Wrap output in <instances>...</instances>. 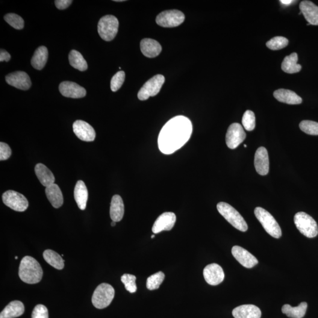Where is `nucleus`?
Here are the masks:
<instances>
[{
  "instance_id": "29",
  "label": "nucleus",
  "mask_w": 318,
  "mask_h": 318,
  "mask_svg": "<svg viewBox=\"0 0 318 318\" xmlns=\"http://www.w3.org/2000/svg\"><path fill=\"white\" fill-rule=\"evenodd\" d=\"M298 60L297 53H292L284 58L282 63V69L284 72L289 74L296 73L302 69L301 65L297 63Z\"/></svg>"
},
{
  "instance_id": "26",
  "label": "nucleus",
  "mask_w": 318,
  "mask_h": 318,
  "mask_svg": "<svg viewBox=\"0 0 318 318\" xmlns=\"http://www.w3.org/2000/svg\"><path fill=\"white\" fill-rule=\"evenodd\" d=\"M46 194L47 199L54 208H60L63 204V194L57 185L55 184L46 188Z\"/></svg>"
},
{
  "instance_id": "27",
  "label": "nucleus",
  "mask_w": 318,
  "mask_h": 318,
  "mask_svg": "<svg viewBox=\"0 0 318 318\" xmlns=\"http://www.w3.org/2000/svg\"><path fill=\"white\" fill-rule=\"evenodd\" d=\"M74 196L78 207L83 211L86 208L88 200V190L84 182H77L74 191Z\"/></svg>"
},
{
  "instance_id": "6",
  "label": "nucleus",
  "mask_w": 318,
  "mask_h": 318,
  "mask_svg": "<svg viewBox=\"0 0 318 318\" xmlns=\"http://www.w3.org/2000/svg\"><path fill=\"white\" fill-rule=\"evenodd\" d=\"M115 291L112 286L106 283L100 284L94 291L92 299V303L97 309H104L110 305L113 300Z\"/></svg>"
},
{
  "instance_id": "2",
  "label": "nucleus",
  "mask_w": 318,
  "mask_h": 318,
  "mask_svg": "<svg viewBox=\"0 0 318 318\" xmlns=\"http://www.w3.org/2000/svg\"><path fill=\"white\" fill-rule=\"evenodd\" d=\"M43 272L40 265L31 256H26L21 261L19 275L21 280L28 284H35L41 281Z\"/></svg>"
},
{
  "instance_id": "19",
  "label": "nucleus",
  "mask_w": 318,
  "mask_h": 318,
  "mask_svg": "<svg viewBox=\"0 0 318 318\" xmlns=\"http://www.w3.org/2000/svg\"><path fill=\"white\" fill-rule=\"evenodd\" d=\"M299 8L309 25L318 26V6L305 0L300 3Z\"/></svg>"
},
{
  "instance_id": "18",
  "label": "nucleus",
  "mask_w": 318,
  "mask_h": 318,
  "mask_svg": "<svg viewBox=\"0 0 318 318\" xmlns=\"http://www.w3.org/2000/svg\"><path fill=\"white\" fill-rule=\"evenodd\" d=\"M255 167L256 172L262 176L266 175L269 171V156L264 147H259L255 155Z\"/></svg>"
},
{
  "instance_id": "43",
  "label": "nucleus",
  "mask_w": 318,
  "mask_h": 318,
  "mask_svg": "<svg viewBox=\"0 0 318 318\" xmlns=\"http://www.w3.org/2000/svg\"><path fill=\"white\" fill-rule=\"evenodd\" d=\"M11 59V55L4 49H1L0 51V61H8Z\"/></svg>"
},
{
  "instance_id": "9",
  "label": "nucleus",
  "mask_w": 318,
  "mask_h": 318,
  "mask_svg": "<svg viewBox=\"0 0 318 318\" xmlns=\"http://www.w3.org/2000/svg\"><path fill=\"white\" fill-rule=\"evenodd\" d=\"M185 19V15L182 11L172 10L161 12L156 17V22L163 27L172 28L182 25Z\"/></svg>"
},
{
  "instance_id": "38",
  "label": "nucleus",
  "mask_w": 318,
  "mask_h": 318,
  "mask_svg": "<svg viewBox=\"0 0 318 318\" xmlns=\"http://www.w3.org/2000/svg\"><path fill=\"white\" fill-rule=\"evenodd\" d=\"M135 279H136V277L131 275V274H124L121 277V281L125 285L126 290L132 293L135 292L137 291Z\"/></svg>"
},
{
  "instance_id": "12",
  "label": "nucleus",
  "mask_w": 318,
  "mask_h": 318,
  "mask_svg": "<svg viewBox=\"0 0 318 318\" xmlns=\"http://www.w3.org/2000/svg\"><path fill=\"white\" fill-rule=\"evenodd\" d=\"M203 276L208 284L216 286L223 281L225 279V273L220 265L212 264L205 267L203 270Z\"/></svg>"
},
{
  "instance_id": "28",
  "label": "nucleus",
  "mask_w": 318,
  "mask_h": 318,
  "mask_svg": "<svg viewBox=\"0 0 318 318\" xmlns=\"http://www.w3.org/2000/svg\"><path fill=\"white\" fill-rule=\"evenodd\" d=\"M48 50L46 47L41 46L35 50L31 58V64L34 69L41 70L46 66L48 59Z\"/></svg>"
},
{
  "instance_id": "25",
  "label": "nucleus",
  "mask_w": 318,
  "mask_h": 318,
  "mask_svg": "<svg viewBox=\"0 0 318 318\" xmlns=\"http://www.w3.org/2000/svg\"><path fill=\"white\" fill-rule=\"evenodd\" d=\"M35 173L40 182L44 186L48 187L54 184L55 178L52 171L42 163H38L35 167Z\"/></svg>"
},
{
  "instance_id": "30",
  "label": "nucleus",
  "mask_w": 318,
  "mask_h": 318,
  "mask_svg": "<svg viewBox=\"0 0 318 318\" xmlns=\"http://www.w3.org/2000/svg\"><path fill=\"white\" fill-rule=\"evenodd\" d=\"M308 304L306 302H302L296 306L292 307L290 305L286 304L282 306V312L283 314L291 318H302L305 316Z\"/></svg>"
},
{
  "instance_id": "40",
  "label": "nucleus",
  "mask_w": 318,
  "mask_h": 318,
  "mask_svg": "<svg viewBox=\"0 0 318 318\" xmlns=\"http://www.w3.org/2000/svg\"><path fill=\"white\" fill-rule=\"evenodd\" d=\"M31 318H49L48 309L43 305H37L32 311Z\"/></svg>"
},
{
  "instance_id": "37",
  "label": "nucleus",
  "mask_w": 318,
  "mask_h": 318,
  "mask_svg": "<svg viewBox=\"0 0 318 318\" xmlns=\"http://www.w3.org/2000/svg\"><path fill=\"white\" fill-rule=\"evenodd\" d=\"M255 116L251 110H247L242 117V125L247 131H252L255 128Z\"/></svg>"
},
{
  "instance_id": "42",
  "label": "nucleus",
  "mask_w": 318,
  "mask_h": 318,
  "mask_svg": "<svg viewBox=\"0 0 318 318\" xmlns=\"http://www.w3.org/2000/svg\"><path fill=\"white\" fill-rule=\"evenodd\" d=\"M72 2V0H55V4L59 10H64L69 7Z\"/></svg>"
},
{
  "instance_id": "1",
  "label": "nucleus",
  "mask_w": 318,
  "mask_h": 318,
  "mask_svg": "<svg viewBox=\"0 0 318 318\" xmlns=\"http://www.w3.org/2000/svg\"><path fill=\"white\" fill-rule=\"evenodd\" d=\"M192 133V125L188 118L173 117L163 126L159 135V150L164 155L173 154L184 146Z\"/></svg>"
},
{
  "instance_id": "33",
  "label": "nucleus",
  "mask_w": 318,
  "mask_h": 318,
  "mask_svg": "<svg viewBox=\"0 0 318 318\" xmlns=\"http://www.w3.org/2000/svg\"><path fill=\"white\" fill-rule=\"evenodd\" d=\"M164 274L159 272L153 274L147 279L146 287L150 291L158 290L164 279Z\"/></svg>"
},
{
  "instance_id": "24",
  "label": "nucleus",
  "mask_w": 318,
  "mask_h": 318,
  "mask_svg": "<svg viewBox=\"0 0 318 318\" xmlns=\"http://www.w3.org/2000/svg\"><path fill=\"white\" fill-rule=\"evenodd\" d=\"M125 213V206L122 197L119 195H114L112 197L110 215L112 220L120 222L122 220Z\"/></svg>"
},
{
  "instance_id": "3",
  "label": "nucleus",
  "mask_w": 318,
  "mask_h": 318,
  "mask_svg": "<svg viewBox=\"0 0 318 318\" xmlns=\"http://www.w3.org/2000/svg\"><path fill=\"white\" fill-rule=\"evenodd\" d=\"M217 209L220 214L238 231L246 232L248 229V226L243 217L228 203L220 202L217 205Z\"/></svg>"
},
{
  "instance_id": "45",
  "label": "nucleus",
  "mask_w": 318,
  "mask_h": 318,
  "mask_svg": "<svg viewBox=\"0 0 318 318\" xmlns=\"http://www.w3.org/2000/svg\"><path fill=\"white\" fill-rule=\"evenodd\" d=\"M116 222H114V221H113V222H112L111 223V225L112 226H116Z\"/></svg>"
},
{
  "instance_id": "11",
  "label": "nucleus",
  "mask_w": 318,
  "mask_h": 318,
  "mask_svg": "<svg viewBox=\"0 0 318 318\" xmlns=\"http://www.w3.org/2000/svg\"><path fill=\"white\" fill-rule=\"evenodd\" d=\"M246 132L242 126L239 123H235L230 125L226 135L227 146L231 149H235L240 145L245 139Z\"/></svg>"
},
{
  "instance_id": "5",
  "label": "nucleus",
  "mask_w": 318,
  "mask_h": 318,
  "mask_svg": "<svg viewBox=\"0 0 318 318\" xmlns=\"http://www.w3.org/2000/svg\"><path fill=\"white\" fill-rule=\"evenodd\" d=\"M294 222L302 234L309 238L316 237L318 227L316 221L305 212H300L294 215Z\"/></svg>"
},
{
  "instance_id": "46",
  "label": "nucleus",
  "mask_w": 318,
  "mask_h": 318,
  "mask_svg": "<svg viewBox=\"0 0 318 318\" xmlns=\"http://www.w3.org/2000/svg\"><path fill=\"white\" fill-rule=\"evenodd\" d=\"M114 1H116V2H123V1H124V0H115Z\"/></svg>"
},
{
  "instance_id": "14",
  "label": "nucleus",
  "mask_w": 318,
  "mask_h": 318,
  "mask_svg": "<svg viewBox=\"0 0 318 318\" xmlns=\"http://www.w3.org/2000/svg\"><path fill=\"white\" fill-rule=\"evenodd\" d=\"M176 221V214L173 212H165L159 216L152 227V232L155 234L162 231H169L172 229Z\"/></svg>"
},
{
  "instance_id": "15",
  "label": "nucleus",
  "mask_w": 318,
  "mask_h": 318,
  "mask_svg": "<svg viewBox=\"0 0 318 318\" xmlns=\"http://www.w3.org/2000/svg\"><path fill=\"white\" fill-rule=\"evenodd\" d=\"M8 84L23 90H27L31 86L29 76L24 72H16L9 74L5 78Z\"/></svg>"
},
{
  "instance_id": "7",
  "label": "nucleus",
  "mask_w": 318,
  "mask_h": 318,
  "mask_svg": "<svg viewBox=\"0 0 318 318\" xmlns=\"http://www.w3.org/2000/svg\"><path fill=\"white\" fill-rule=\"evenodd\" d=\"M119 21L116 17L107 15L103 17L98 23V32L103 40L110 41L116 36Z\"/></svg>"
},
{
  "instance_id": "41",
  "label": "nucleus",
  "mask_w": 318,
  "mask_h": 318,
  "mask_svg": "<svg viewBox=\"0 0 318 318\" xmlns=\"http://www.w3.org/2000/svg\"><path fill=\"white\" fill-rule=\"evenodd\" d=\"M10 147L4 142L0 143V160H6L10 158L11 155Z\"/></svg>"
},
{
  "instance_id": "8",
  "label": "nucleus",
  "mask_w": 318,
  "mask_h": 318,
  "mask_svg": "<svg viewBox=\"0 0 318 318\" xmlns=\"http://www.w3.org/2000/svg\"><path fill=\"white\" fill-rule=\"evenodd\" d=\"M165 81L164 77L161 75H156L146 82L138 91V99L141 101L146 100L150 97L155 96L160 91Z\"/></svg>"
},
{
  "instance_id": "39",
  "label": "nucleus",
  "mask_w": 318,
  "mask_h": 318,
  "mask_svg": "<svg viewBox=\"0 0 318 318\" xmlns=\"http://www.w3.org/2000/svg\"><path fill=\"white\" fill-rule=\"evenodd\" d=\"M125 80V73L123 71H120L115 74L111 79L110 82L111 90L113 92H116L122 86L124 81Z\"/></svg>"
},
{
  "instance_id": "13",
  "label": "nucleus",
  "mask_w": 318,
  "mask_h": 318,
  "mask_svg": "<svg viewBox=\"0 0 318 318\" xmlns=\"http://www.w3.org/2000/svg\"><path fill=\"white\" fill-rule=\"evenodd\" d=\"M73 132L80 139L93 141L95 139L96 132L93 127L82 120H76L73 125Z\"/></svg>"
},
{
  "instance_id": "10",
  "label": "nucleus",
  "mask_w": 318,
  "mask_h": 318,
  "mask_svg": "<svg viewBox=\"0 0 318 318\" xmlns=\"http://www.w3.org/2000/svg\"><path fill=\"white\" fill-rule=\"evenodd\" d=\"M6 206L17 212H25L28 207V202L22 194L14 190L6 191L2 196Z\"/></svg>"
},
{
  "instance_id": "16",
  "label": "nucleus",
  "mask_w": 318,
  "mask_h": 318,
  "mask_svg": "<svg viewBox=\"0 0 318 318\" xmlns=\"http://www.w3.org/2000/svg\"><path fill=\"white\" fill-rule=\"evenodd\" d=\"M59 90L64 97L73 99L82 98L86 95V90L75 82L63 81L59 85Z\"/></svg>"
},
{
  "instance_id": "36",
  "label": "nucleus",
  "mask_w": 318,
  "mask_h": 318,
  "mask_svg": "<svg viewBox=\"0 0 318 318\" xmlns=\"http://www.w3.org/2000/svg\"><path fill=\"white\" fill-rule=\"evenodd\" d=\"M4 20L13 28L17 29H22L25 26V22L22 17L16 14L10 13L6 14Z\"/></svg>"
},
{
  "instance_id": "48",
  "label": "nucleus",
  "mask_w": 318,
  "mask_h": 318,
  "mask_svg": "<svg viewBox=\"0 0 318 318\" xmlns=\"http://www.w3.org/2000/svg\"><path fill=\"white\" fill-rule=\"evenodd\" d=\"M244 147H247V146L246 145V144H244Z\"/></svg>"
},
{
  "instance_id": "20",
  "label": "nucleus",
  "mask_w": 318,
  "mask_h": 318,
  "mask_svg": "<svg viewBox=\"0 0 318 318\" xmlns=\"http://www.w3.org/2000/svg\"><path fill=\"white\" fill-rule=\"evenodd\" d=\"M261 311L253 305H243L238 306L232 311L235 318H261Z\"/></svg>"
},
{
  "instance_id": "17",
  "label": "nucleus",
  "mask_w": 318,
  "mask_h": 318,
  "mask_svg": "<svg viewBox=\"0 0 318 318\" xmlns=\"http://www.w3.org/2000/svg\"><path fill=\"white\" fill-rule=\"evenodd\" d=\"M232 253L234 257L246 268H252L258 264V259L254 256L240 246L233 247Z\"/></svg>"
},
{
  "instance_id": "34",
  "label": "nucleus",
  "mask_w": 318,
  "mask_h": 318,
  "mask_svg": "<svg viewBox=\"0 0 318 318\" xmlns=\"http://www.w3.org/2000/svg\"><path fill=\"white\" fill-rule=\"evenodd\" d=\"M287 38L281 36L273 37L266 43L267 48L272 50H278L285 48L288 45Z\"/></svg>"
},
{
  "instance_id": "44",
  "label": "nucleus",
  "mask_w": 318,
  "mask_h": 318,
  "mask_svg": "<svg viewBox=\"0 0 318 318\" xmlns=\"http://www.w3.org/2000/svg\"><path fill=\"white\" fill-rule=\"evenodd\" d=\"M294 1H292V0H281V1H280L282 3V4H284L285 5H289L291 4L292 2H293Z\"/></svg>"
},
{
  "instance_id": "21",
  "label": "nucleus",
  "mask_w": 318,
  "mask_h": 318,
  "mask_svg": "<svg viewBox=\"0 0 318 318\" xmlns=\"http://www.w3.org/2000/svg\"><path fill=\"white\" fill-rule=\"evenodd\" d=\"M140 49L146 57L154 58L160 54L162 48L157 41L151 38H144L141 41Z\"/></svg>"
},
{
  "instance_id": "32",
  "label": "nucleus",
  "mask_w": 318,
  "mask_h": 318,
  "mask_svg": "<svg viewBox=\"0 0 318 318\" xmlns=\"http://www.w3.org/2000/svg\"><path fill=\"white\" fill-rule=\"evenodd\" d=\"M69 62L71 66L81 72H84L88 68L86 61L82 57L80 53L76 50H73L70 52L69 55Z\"/></svg>"
},
{
  "instance_id": "35",
  "label": "nucleus",
  "mask_w": 318,
  "mask_h": 318,
  "mask_svg": "<svg viewBox=\"0 0 318 318\" xmlns=\"http://www.w3.org/2000/svg\"><path fill=\"white\" fill-rule=\"evenodd\" d=\"M299 128L305 133L313 135H318V123L311 120H303L299 124Z\"/></svg>"
},
{
  "instance_id": "49",
  "label": "nucleus",
  "mask_w": 318,
  "mask_h": 318,
  "mask_svg": "<svg viewBox=\"0 0 318 318\" xmlns=\"http://www.w3.org/2000/svg\"><path fill=\"white\" fill-rule=\"evenodd\" d=\"M15 259H18V257H17V256H16V257H15Z\"/></svg>"
},
{
  "instance_id": "22",
  "label": "nucleus",
  "mask_w": 318,
  "mask_h": 318,
  "mask_svg": "<svg viewBox=\"0 0 318 318\" xmlns=\"http://www.w3.org/2000/svg\"><path fill=\"white\" fill-rule=\"evenodd\" d=\"M273 96L279 102L288 105H299L302 103L301 97L294 91L287 89L277 90L274 91Z\"/></svg>"
},
{
  "instance_id": "4",
  "label": "nucleus",
  "mask_w": 318,
  "mask_h": 318,
  "mask_svg": "<svg viewBox=\"0 0 318 318\" xmlns=\"http://www.w3.org/2000/svg\"><path fill=\"white\" fill-rule=\"evenodd\" d=\"M255 214L268 234L276 238L281 237V229L269 212L264 208L257 207L255 209Z\"/></svg>"
},
{
  "instance_id": "23",
  "label": "nucleus",
  "mask_w": 318,
  "mask_h": 318,
  "mask_svg": "<svg viewBox=\"0 0 318 318\" xmlns=\"http://www.w3.org/2000/svg\"><path fill=\"white\" fill-rule=\"evenodd\" d=\"M25 308L19 300H14L5 306L0 314V318H16L22 316Z\"/></svg>"
},
{
  "instance_id": "31",
  "label": "nucleus",
  "mask_w": 318,
  "mask_h": 318,
  "mask_svg": "<svg viewBox=\"0 0 318 318\" xmlns=\"http://www.w3.org/2000/svg\"><path fill=\"white\" fill-rule=\"evenodd\" d=\"M43 257L47 263L53 267L58 270L63 269L64 267V261L61 256L54 250L47 249L43 253Z\"/></svg>"
},
{
  "instance_id": "47",
  "label": "nucleus",
  "mask_w": 318,
  "mask_h": 318,
  "mask_svg": "<svg viewBox=\"0 0 318 318\" xmlns=\"http://www.w3.org/2000/svg\"><path fill=\"white\" fill-rule=\"evenodd\" d=\"M155 237V235H152L151 237L152 238H154Z\"/></svg>"
}]
</instances>
